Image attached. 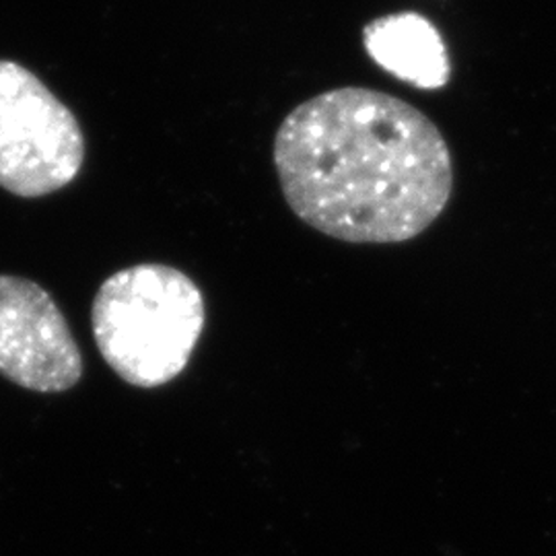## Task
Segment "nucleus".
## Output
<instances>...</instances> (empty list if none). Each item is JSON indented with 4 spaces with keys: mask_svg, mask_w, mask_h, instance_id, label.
<instances>
[{
    "mask_svg": "<svg viewBox=\"0 0 556 556\" xmlns=\"http://www.w3.org/2000/svg\"><path fill=\"white\" fill-rule=\"evenodd\" d=\"M275 167L299 219L346 243L418 238L454 192L438 124L367 87H338L293 108L278 126Z\"/></svg>",
    "mask_w": 556,
    "mask_h": 556,
    "instance_id": "1",
    "label": "nucleus"
},
{
    "mask_svg": "<svg viewBox=\"0 0 556 556\" xmlns=\"http://www.w3.org/2000/svg\"><path fill=\"white\" fill-rule=\"evenodd\" d=\"M0 376L23 390L62 394L83 378V357L54 298L29 278L0 275Z\"/></svg>",
    "mask_w": 556,
    "mask_h": 556,
    "instance_id": "4",
    "label": "nucleus"
},
{
    "mask_svg": "<svg viewBox=\"0 0 556 556\" xmlns=\"http://www.w3.org/2000/svg\"><path fill=\"white\" fill-rule=\"evenodd\" d=\"M363 46L386 73L417 89H441L452 77L443 36L431 21L415 11L369 21L363 29Z\"/></svg>",
    "mask_w": 556,
    "mask_h": 556,
    "instance_id": "5",
    "label": "nucleus"
},
{
    "mask_svg": "<svg viewBox=\"0 0 556 556\" xmlns=\"http://www.w3.org/2000/svg\"><path fill=\"white\" fill-rule=\"evenodd\" d=\"M206 305L199 285L174 266L137 264L101 282L91 330L101 357L135 388L178 378L199 346Z\"/></svg>",
    "mask_w": 556,
    "mask_h": 556,
    "instance_id": "2",
    "label": "nucleus"
},
{
    "mask_svg": "<svg viewBox=\"0 0 556 556\" xmlns=\"http://www.w3.org/2000/svg\"><path fill=\"white\" fill-rule=\"evenodd\" d=\"M85 163L79 119L29 68L0 60V188L41 199L73 184Z\"/></svg>",
    "mask_w": 556,
    "mask_h": 556,
    "instance_id": "3",
    "label": "nucleus"
}]
</instances>
